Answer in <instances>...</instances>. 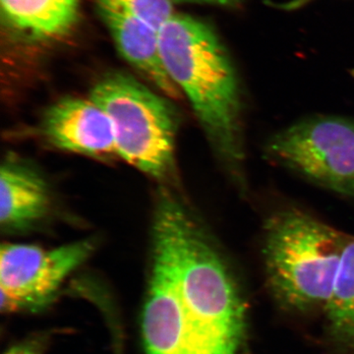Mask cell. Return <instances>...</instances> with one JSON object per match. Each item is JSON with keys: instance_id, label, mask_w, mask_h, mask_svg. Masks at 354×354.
Masks as SVG:
<instances>
[{"instance_id": "cell-4", "label": "cell", "mask_w": 354, "mask_h": 354, "mask_svg": "<svg viewBox=\"0 0 354 354\" xmlns=\"http://www.w3.org/2000/svg\"><path fill=\"white\" fill-rule=\"evenodd\" d=\"M90 99L111 121L118 157L158 180L174 174L176 118L164 97L128 74L111 72Z\"/></svg>"}, {"instance_id": "cell-15", "label": "cell", "mask_w": 354, "mask_h": 354, "mask_svg": "<svg viewBox=\"0 0 354 354\" xmlns=\"http://www.w3.org/2000/svg\"><path fill=\"white\" fill-rule=\"evenodd\" d=\"M312 1H314V0H288V1L283 2V3H274L271 4V6L278 7V8L283 9L285 11H293L308 6Z\"/></svg>"}, {"instance_id": "cell-8", "label": "cell", "mask_w": 354, "mask_h": 354, "mask_svg": "<svg viewBox=\"0 0 354 354\" xmlns=\"http://www.w3.org/2000/svg\"><path fill=\"white\" fill-rule=\"evenodd\" d=\"M99 10L121 57L165 97L180 99V91L167 75L162 64L158 31L127 14L108 9Z\"/></svg>"}, {"instance_id": "cell-10", "label": "cell", "mask_w": 354, "mask_h": 354, "mask_svg": "<svg viewBox=\"0 0 354 354\" xmlns=\"http://www.w3.org/2000/svg\"><path fill=\"white\" fill-rule=\"evenodd\" d=\"M9 27L29 38L64 37L75 25L79 0H0Z\"/></svg>"}, {"instance_id": "cell-11", "label": "cell", "mask_w": 354, "mask_h": 354, "mask_svg": "<svg viewBox=\"0 0 354 354\" xmlns=\"http://www.w3.org/2000/svg\"><path fill=\"white\" fill-rule=\"evenodd\" d=\"M326 334L335 351L354 354V236L342 254L327 308Z\"/></svg>"}, {"instance_id": "cell-7", "label": "cell", "mask_w": 354, "mask_h": 354, "mask_svg": "<svg viewBox=\"0 0 354 354\" xmlns=\"http://www.w3.org/2000/svg\"><path fill=\"white\" fill-rule=\"evenodd\" d=\"M41 132L59 150L93 158L118 157L111 121L90 97L55 102L44 113Z\"/></svg>"}, {"instance_id": "cell-14", "label": "cell", "mask_w": 354, "mask_h": 354, "mask_svg": "<svg viewBox=\"0 0 354 354\" xmlns=\"http://www.w3.org/2000/svg\"><path fill=\"white\" fill-rule=\"evenodd\" d=\"M176 1L192 2V3L209 4V6L225 7V8H239L243 0H176Z\"/></svg>"}, {"instance_id": "cell-2", "label": "cell", "mask_w": 354, "mask_h": 354, "mask_svg": "<svg viewBox=\"0 0 354 354\" xmlns=\"http://www.w3.org/2000/svg\"><path fill=\"white\" fill-rule=\"evenodd\" d=\"M167 75L187 97L221 162L243 174V104L236 70L218 35L204 21L176 14L158 32Z\"/></svg>"}, {"instance_id": "cell-16", "label": "cell", "mask_w": 354, "mask_h": 354, "mask_svg": "<svg viewBox=\"0 0 354 354\" xmlns=\"http://www.w3.org/2000/svg\"><path fill=\"white\" fill-rule=\"evenodd\" d=\"M351 76H353V78L354 79V69L351 70Z\"/></svg>"}, {"instance_id": "cell-6", "label": "cell", "mask_w": 354, "mask_h": 354, "mask_svg": "<svg viewBox=\"0 0 354 354\" xmlns=\"http://www.w3.org/2000/svg\"><path fill=\"white\" fill-rule=\"evenodd\" d=\"M95 247L90 239L51 249L32 244H2V311H39L48 306L65 279L87 261Z\"/></svg>"}, {"instance_id": "cell-13", "label": "cell", "mask_w": 354, "mask_h": 354, "mask_svg": "<svg viewBox=\"0 0 354 354\" xmlns=\"http://www.w3.org/2000/svg\"><path fill=\"white\" fill-rule=\"evenodd\" d=\"M44 346L43 339L37 337L15 344L4 354H43Z\"/></svg>"}, {"instance_id": "cell-1", "label": "cell", "mask_w": 354, "mask_h": 354, "mask_svg": "<svg viewBox=\"0 0 354 354\" xmlns=\"http://www.w3.org/2000/svg\"><path fill=\"white\" fill-rule=\"evenodd\" d=\"M142 334L146 354H239L245 306L221 254L171 194L158 200Z\"/></svg>"}, {"instance_id": "cell-5", "label": "cell", "mask_w": 354, "mask_h": 354, "mask_svg": "<svg viewBox=\"0 0 354 354\" xmlns=\"http://www.w3.org/2000/svg\"><path fill=\"white\" fill-rule=\"evenodd\" d=\"M265 151L317 185L354 197V120L316 116L297 121L272 135Z\"/></svg>"}, {"instance_id": "cell-9", "label": "cell", "mask_w": 354, "mask_h": 354, "mask_svg": "<svg viewBox=\"0 0 354 354\" xmlns=\"http://www.w3.org/2000/svg\"><path fill=\"white\" fill-rule=\"evenodd\" d=\"M48 183L29 165L7 158L0 171V225L7 232H24L50 213Z\"/></svg>"}, {"instance_id": "cell-3", "label": "cell", "mask_w": 354, "mask_h": 354, "mask_svg": "<svg viewBox=\"0 0 354 354\" xmlns=\"http://www.w3.org/2000/svg\"><path fill=\"white\" fill-rule=\"evenodd\" d=\"M351 237L302 209L272 213L263 227L262 256L276 304L297 315L325 312Z\"/></svg>"}, {"instance_id": "cell-12", "label": "cell", "mask_w": 354, "mask_h": 354, "mask_svg": "<svg viewBox=\"0 0 354 354\" xmlns=\"http://www.w3.org/2000/svg\"><path fill=\"white\" fill-rule=\"evenodd\" d=\"M99 9L115 11L160 30L176 15V0H95Z\"/></svg>"}]
</instances>
